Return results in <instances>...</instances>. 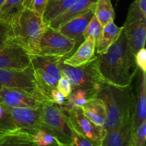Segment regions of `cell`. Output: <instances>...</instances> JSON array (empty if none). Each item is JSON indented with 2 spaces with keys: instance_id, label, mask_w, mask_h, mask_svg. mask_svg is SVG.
<instances>
[{
  "instance_id": "cell-1",
  "label": "cell",
  "mask_w": 146,
  "mask_h": 146,
  "mask_svg": "<svg viewBox=\"0 0 146 146\" xmlns=\"http://www.w3.org/2000/svg\"><path fill=\"white\" fill-rule=\"evenodd\" d=\"M95 66L106 83L119 87L131 86L138 68L123 29L118 39L108 50L98 54Z\"/></svg>"
},
{
  "instance_id": "cell-2",
  "label": "cell",
  "mask_w": 146,
  "mask_h": 146,
  "mask_svg": "<svg viewBox=\"0 0 146 146\" xmlns=\"http://www.w3.org/2000/svg\"><path fill=\"white\" fill-rule=\"evenodd\" d=\"M96 97L101 98L105 104L106 118L104 128L106 133L132 118L133 93L131 86L119 87L104 83Z\"/></svg>"
},
{
  "instance_id": "cell-3",
  "label": "cell",
  "mask_w": 146,
  "mask_h": 146,
  "mask_svg": "<svg viewBox=\"0 0 146 146\" xmlns=\"http://www.w3.org/2000/svg\"><path fill=\"white\" fill-rule=\"evenodd\" d=\"M46 27L42 16L24 8L11 24L12 41L30 55H37L40 40Z\"/></svg>"
},
{
  "instance_id": "cell-4",
  "label": "cell",
  "mask_w": 146,
  "mask_h": 146,
  "mask_svg": "<svg viewBox=\"0 0 146 146\" xmlns=\"http://www.w3.org/2000/svg\"><path fill=\"white\" fill-rule=\"evenodd\" d=\"M41 108H14L0 104V136L13 132L34 135L41 128Z\"/></svg>"
},
{
  "instance_id": "cell-5",
  "label": "cell",
  "mask_w": 146,
  "mask_h": 146,
  "mask_svg": "<svg viewBox=\"0 0 146 146\" xmlns=\"http://www.w3.org/2000/svg\"><path fill=\"white\" fill-rule=\"evenodd\" d=\"M63 58L59 64L60 70L62 76L66 78L70 82L72 90L81 88L92 93L96 97L103 84L106 83L96 68V58L80 66L67 65L64 63Z\"/></svg>"
},
{
  "instance_id": "cell-6",
  "label": "cell",
  "mask_w": 146,
  "mask_h": 146,
  "mask_svg": "<svg viewBox=\"0 0 146 146\" xmlns=\"http://www.w3.org/2000/svg\"><path fill=\"white\" fill-rule=\"evenodd\" d=\"M128 45L135 55L145 48L146 38V0H134L128 9L123 26Z\"/></svg>"
},
{
  "instance_id": "cell-7",
  "label": "cell",
  "mask_w": 146,
  "mask_h": 146,
  "mask_svg": "<svg viewBox=\"0 0 146 146\" xmlns=\"http://www.w3.org/2000/svg\"><path fill=\"white\" fill-rule=\"evenodd\" d=\"M41 127L51 132L60 144L71 145L72 128L61 106L51 101L43 104Z\"/></svg>"
},
{
  "instance_id": "cell-8",
  "label": "cell",
  "mask_w": 146,
  "mask_h": 146,
  "mask_svg": "<svg viewBox=\"0 0 146 146\" xmlns=\"http://www.w3.org/2000/svg\"><path fill=\"white\" fill-rule=\"evenodd\" d=\"M62 108V107H61ZM70 127L77 134L89 141L94 146H101L105 137V130L98 126L84 115L81 108L65 110L62 108Z\"/></svg>"
},
{
  "instance_id": "cell-9",
  "label": "cell",
  "mask_w": 146,
  "mask_h": 146,
  "mask_svg": "<svg viewBox=\"0 0 146 146\" xmlns=\"http://www.w3.org/2000/svg\"><path fill=\"white\" fill-rule=\"evenodd\" d=\"M76 50L74 40L57 30L46 27L39 42L38 55L68 56Z\"/></svg>"
},
{
  "instance_id": "cell-10",
  "label": "cell",
  "mask_w": 146,
  "mask_h": 146,
  "mask_svg": "<svg viewBox=\"0 0 146 146\" xmlns=\"http://www.w3.org/2000/svg\"><path fill=\"white\" fill-rule=\"evenodd\" d=\"M48 100L41 94L20 88H0V104L14 108H41Z\"/></svg>"
},
{
  "instance_id": "cell-11",
  "label": "cell",
  "mask_w": 146,
  "mask_h": 146,
  "mask_svg": "<svg viewBox=\"0 0 146 146\" xmlns=\"http://www.w3.org/2000/svg\"><path fill=\"white\" fill-rule=\"evenodd\" d=\"M20 88L43 95L38 90L31 66L23 71L0 68V88Z\"/></svg>"
},
{
  "instance_id": "cell-12",
  "label": "cell",
  "mask_w": 146,
  "mask_h": 146,
  "mask_svg": "<svg viewBox=\"0 0 146 146\" xmlns=\"http://www.w3.org/2000/svg\"><path fill=\"white\" fill-rule=\"evenodd\" d=\"M30 66V54L14 41L0 48V68L23 71Z\"/></svg>"
},
{
  "instance_id": "cell-13",
  "label": "cell",
  "mask_w": 146,
  "mask_h": 146,
  "mask_svg": "<svg viewBox=\"0 0 146 146\" xmlns=\"http://www.w3.org/2000/svg\"><path fill=\"white\" fill-rule=\"evenodd\" d=\"M94 9L95 6L84 14L74 17L56 29L71 39L74 40L76 44V49L85 40L84 33L91 19L94 16Z\"/></svg>"
},
{
  "instance_id": "cell-14",
  "label": "cell",
  "mask_w": 146,
  "mask_h": 146,
  "mask_svg": "<svg viewBox=\"0 0 146 146\" xmlns=\"http://www.w3.org/2000/svg\"><path fill=\"white\" fill-rule=\"evenodd\" d=\"M145 72L138 69L135 93L133 101L132 121L133 132L136 128L146 121V76Z\"/></svg>"
},
{
  "instance_id": "cell-15",
  "label": "cell",
  "mask_w": 146,
  "mask_h": 146,
  "mask_svg": "<svg viewBox=\"0 0 146 146\" xmlns=\"http://www.w3.org/2000/svg\"><path fill=\"white\" fill-rule=\"evenodd\" d=\"M133 133L132 118H130L106 133L101 146H133Z\"/></svg>"
},
{
  "instance_id": "cell-16",
  "label": "cell",
  "mask_w": 146,
  "mask_h": 146,
  "mask_svg": "<svg viewBox=\"0 0 146 146\" xmlns=\"http://www.w3.org/2000/svg\"><path fill=\"white\" fill-rule=\"evenodd\" d=\"M96 44L91 37H88L78 46L75 52L68 56L63 58L64 64L71 66H80L91 62L96 58Z\"/></svg>"
},
{
  "instance_id": "cell-17",
  "label": "cell",
  "mask_w": 146,
  "mask_h": 146,
  "mask_svg": "<svg viewBox=\"0 0 146 146\" xmlns=\"http://www.w3.org/2000/svg\"><path fill=\"white\" fill-rule=\"evenodd\" d=\"M98 0H77L68 9L48 23L47 27L57 29L69 20L81 15L94 7Z\"/></svg>"
},
{
  "instance_id": "cell-18",
  "label": "cell",
  "mask_w": 146,
  "mask_h": 146,
  "mask_svg": "<svg viewBox=\"0 0 146 146\" xmlns=\"http://www.w3.org/2000/svg\"><path fill=\"white\" fill-rule=\"evenodd\" d=\"M84 115L96 125L104 128L106 118V110L104 101L98 97L90 98L81 108Z\"/></svg>"
},
{
  "instance_id": "cell-19",
  "label": "cell",
  "mask_w": 146,
  "mask_h": 146,
  "mask_svg": "<svg viewBox=\"0 0 146 146\" xmlns=\"http://www.w3.org/2000/svg\"><path fill=\"white\" fill-rule=\"evenodd\" d=\"M63 57L38 54L30 55V61L33 68H41L58 80L62 77L59 64Z\"/></svg>"
},
{
  "instance_id": "cell-20",
  "label": "cell",
  "mask_w": 146,
  "mask_h": 146,
  "mask_svg": "<svg viewBox=\"0 0 146 146\" xmlns=\"http://www.w3.org/2000/svg\"><path fill=\"white\" fill-rule=\"evenodd\" d=\"M36 86L40 92L48 101H51V91L56 88L58 79L44 70L39 68H33Z\"/></svg>"
},
{
  "instance_id": "cell-21",
  "label": "cell",
  "mask_w": 146,
  "mask_h": 146,
  "mask_svg": "<svg viewBox=\"0 0 146 146\" xmlns=\"http://www.w3.org/2000/svg\"><path fill=\"white\" fill-rule=\"evenodd\" d=\"M123 27H118L114 24L113 21H111L105 26L103 29V32L101 38L96 45V51L98 54L105 53L108 48L118 39L122 31Z\"/></svg>"
},
{
  "instance_id": "cell-22",
  "label": "cell",
  "mask_w": 146,
  "mask_h": 146,
  "mask_svg": "<svg viewBox=\"0 0 146 146\" xmlns=\"http://www.w3.org/2000/svg\"><path fill=\"white\" fill-rule=\"evenodd\" d=\"M77 0H48L45 11L42 16L44 24L48 26V23L68 9Z\"/></svg>"
},
{
  "instance_id": "cell-23",
  "label": "cell",
  "mask_w": 146,
  "mask_h": 146,
  "mask_svg": "<svg viewBox=\"0 0 146 146\" xmlns=\"http://www.w3.org/2000/svg\"><path fill=\"white\" fill-rule=\"evenodd\" d=\"M31 134L13 132L0 136V146H35Z\"/></svg>"
},
{
  "instance_id": "cell-24",
  "label": "cell",
  "mask_w": 146,
  "mask_h": 146,
  "mask_svg": "<svg viewBox=\"0 0 146 146\" xmlns=\"http://www.w3.org/2000/svg\"><path fill=\"white\" fill-rule=\"evenodd\" d=\"M95 97L92 93L81 88L72 90L68 97L66 98L65 104L61 106L65 110H72L81 108L91 98Z\"/></svg>"
},
{
  "instance_id": "cell-25",
  "label": "cell",
  "mask_w": 146,
  "mask_h": 146,
  "mask_svg": "<svg viewBox=\"0 0 146 146\" xmlns=\"http://www.w3.org/2000/svg\"><path fill=\"white\" fill-rule=\"evenodd\" d=\"M24 9V0H6L0 7V20L11 25Z\"/></svg>"
},
{
  "instance_id": "cell-26",
  "label": "cell",
  "mask_w": 146,
  "mask_h": 146,
  "mask_svg": "<svg viewBox=\"0 0 146 146\" xmlns=\"http://www.w3.org/2000/svg\"><path fill=\"white\" fill-rule=\"evenodd\" d=\"M94 15L103 27L113 21L115 14L111 0H98L95 4Z\"/></svg>"
},
{
  "instance_id": "cell-27",
  "label": "cell",
  "mask_w": 146,
  "mask_h": 146,
  "mask_svg": "<svg viewBox=\"0 0 146 146\" xmlns=\"http://www.w3.org/2000/svg\"><path fill=\"white\" fill-rule=\"evenodd\" d=\"M34 142L37 146H58L59 142L51 132L41 127L34 135Z\"/></svg>"
},
{
  "instance_id": "cell-28",
  "label": "cell",
  "mask_w": 146,
  "mask_h": 146,
  "mask_svg": "<svg viewBox=\"0 0 146 146\" xmlns=\"http://www.w3.org/2000/svg\"><path fill=\"white\" fill-rule=\"evenodd\" d=\"M103 29H104V27L101 26V24H100V22L96 17V16L94 15L93 18L91 19L89 24H88L86 29L84 31V38L86 39L88 37H91L95 41L96 44L97 45L100 38H101V34H102L103 32Z\"/></svg>"
},
{
  "instance_id": "cell-29",
  "label": "cell",
  "mask_w": 146,
  "mask_h": 146,
  "mask_svg": "<svg viewBox=\"0 0 146 146\" xmlns=\"http://www.w3.org/2000/svg\"><path fill=\"white\" fill-rule=\"evenodd\" d=\"M48 2V0H24V7L43 16Z\"/></svg>"
},
{
  "instance_id": "cell-30",
  "label": "cell",
  "mask_w": 146,
  "mask_h": 146,
  "mask_svg": "<svg viewBox=\"0 0 146 146\" xmlns=\"http://www.w3.org/2000/svg\"><path fill=\"white\" fill-rule=\"evenodd\" d=\"M12 41V32L10 24L0 20V48Z\"/></svg>"
},
{
  "instance_id": "cell-31",
  "label": "cell",
  "mask_w": 146,
  "mask_h": 146,
  "mask_svg": "<svg viewBox=\"0 0 146 146\" xmlns=\"http://www.w3.org/2000/svg\"><path fill=\"white\" fill-rule=\"evenodd\" d=\"M146 121H143L135 131L133 136V146H145Z\"/></svg>"
},
{
  "instance_id": "cell-32",
  "label": "cell",
  "mask_w": 146,
  "mask_h": 146,
  "mask_svg": "<svg viewBox=\"0 0 146 146\" xmlns=\"http://www.w3.org/2000/svg\"><path fill=\"white\" fill-rule=\"evenodd\" d=\"M56 88L63 94L65 98L68 97L72 91V88L68 80L65 77L62 76L58 80Z\"/></svg>"
},
{
  "instance_id": "cell-33",
  "label": "cell",
  "mask_w": 146,
  "mask_h": 146,
  "mask_svg": "<svg viewBox=\"0 0 146 146\" xmlns=\"http://www.w3.org/2000/svg\"><path fill=\"white\" fill-rule=\"evenodd\" d=\"M135 60L138 69L146 73V50L141 48L135 55Z\"/></svg>"
},
{
  "instance_id": "cell-34",
  "label": "cell",
  "mask_w": 146,
  "mask_h": 146,
  "mask_svg": "<svg viewBox=\"0 0 146 146\" xmlns=\"http://www.w3.org/2000/svg\"><path fill=\"white\" fill-rule=\"evenodd\" d=\"M70 146H94L89 141L80 136L72 129L71 134V143Z\"/></svg>"
},
{
  "instance_id": "cell-35",
  "label": "cell",
  "mask_w": 146,
  "mask_h": 146,
  "mask_svg": "<svg viewBox=\"0 0 146 146\" xmlns=\"http://www.w3.org/2000/svg\"><path fill=\"white\" fill-rule=\"evenodd\" d=\"M51 98L52 102L58 106H64L65 104L66 98L57 88L53 90L51 94Z\"/></svg>"
},
{
  "instance_id": "cell-36",
  "label": "cell",
  "mask_w": 146,
  "mask_h": 146,
  "mask_svg": "<svg viewBox=\"0 0 146 146\" xmlns=\"http://www.w3.org/2000/svg\"><path fill=\"white\" fill-rule=\"evenodd\" d=\"M5 1L6 0H0V7H1V6L2 5L3 3H4Z\"/></svg>"
},
{
  "instance_id": "cell-37",
  "label": "cell",
  "mask_w": 146,
  "mask_h": 146,
  "mask_svg": "<svg viewBox=\"0 0 146 146\" xmlns=\"http://www.w3.org/2000/svg\"><path fill=\"white\" fill-rule=\"evenodd\" d=\"M58 146H70V145H62V144H60Z\"/></svg>"
},
{
  "instance_id": "cell-38",
  "label": "cell",
  "mask_w": 146,
  "mask_h": 146,
  "mask_svg": "<svg viewBox=\"0 0 146 146\" xmlns=\"http://www.w3.org/2000/svg\"><path fill=\"white\" fill-rule=\"evenodd\" d=\"M35 146H37V145H35Z\"/></svg>"
}]
</instances>
